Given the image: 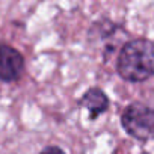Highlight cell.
I'll use <instances>...</instances> for the list:
<instances>
[{
    "label": "cell",
    "instance_id": "1",
    "mask_svg": "<svg viewBox=\"0 0 154 154\" xmlns=\"http://www.w3.org/2000/svg\"><path fill=\"white\" fill-rule=\"evenodd\" d=\"M116 71L124 80L137 83L154 75V42L137 38L124 44L119 51Z\"/></svg>",
    "mask_w": 154,
    "mask_h": 154
},
{
    "label": "cell",
    "instance_id": "2",
    "mask_svg": "<svg viewBox=\"0 0 154 154\" xmlns=\"http://www.w3.org/2000/svg\"><path fill=\"white\" fill-rule=\"evenodd\" d=\"M124 130L134 139L146 142L154 139V109L142 103H133L125 107L121 116Z\"/></svg>",
    "mask_w": 154,
    "mask_h": 154
},
{
    "label": "cell",
    "instance_id": "3",
    "mask_svg": "<svg viewBox=\"0 0 154 154\" xmlns=\"http://www.w3.org/2000/svg\"><path fill=\"white\" fill-rule=\"evenodd\" d=\"M24 69V59L18 50L11 45H0V80L15 82L18 80Z\"/></svg>",
    "mask_w": 154,
    "mask_h": 154
},
{
    "label": "cell",
    "instance_id": "4",
    "mask_svg": "<svg viewBox=\"0 0 154 154\" xmlns=\"http://www.w3.org/2000/svg\"><path fill=\"white\" fill-rule=\"evenodd\" d=\"M80 106L86 107L89 110V118L95 119L98 118L103 112L107 110L109 107V98L107 95L100 89V88H91L85 92V95L82 97V100L79 101Z\"/></svg>",
    "mask_w": 154,
    "mask_h": 154
},
{
    "label": "cell",
    "instance_id": "5",
    "mask_svg": "<svg viewBox=\"0 0 154 154\" xmlns=\"http://www.w3.org/2000/svg\"><path fill=\"white\" fill-rule=\"evenodd\" d=\"M39 154H65L63 152V149L62 148H59V146H47V148H44Z\"/></svg>",
    "mask_w": 154,
    "mask_h": 154
}]
</instances>
